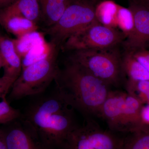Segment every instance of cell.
Segmentation results:
<instances>
[{
  "label": "cell",
  "instance_id": "1",
  "mask_svg": "<svg viewBox=\"0 0 149 149\" xmlns=\"http://www.w3.org/2000/svg\"><path fill=\"white\" fill-rule=\"evenodd\" d=\"M37 97L22 115V119L46 149L62 148L67 137L77 125L73 109L57 91Z\"/></svg>",
  "mask_w": 149,
  "mask_h": 149
},
{
  "label": "cell",
  "instance_id": "2",
  "mask_svg": "<svg viewBox=\"0 0 149 149\" xmlns=\"http://www.w3.org/2000/svg\"><path fill=\"white\" fill-rule=\"evenodd\" d=\"M56 91L68 104L86 116L100 117L109 85L80 65L69 61L59 68L54 79Z\"/></svg>",
  "mask_w": 149,
  "mask_h": 149
},
{
  "label": "cell",
  "instance_id": "3",
  "mask_svg": "<svg viewBox=\"0 0 149 149\" xmlns=\"http://www.w3.org/2000/svg\"><path fill=\"white\" fill-rule=\"evenodd\" d=\"M50 43V49L47 56L22 70L9 93L8 100L40 95L54 80L59 68L57 61L61 47Z\"/></svg>",
  "mask_w": 149,
  "mask_h": 149
},
{
  "label": "cell",
  "instance_id": "4",
  "mask_svg": "<svg viewBox=\"0 0 149 149\" xmlns=\"http://www.w3.org/2000/svg\"><path fill=\"white\" fill-rule=\"evenodd\" d=\"M68 61L80 65L109 86L120 83L122 58L115 47L70 52Z\"/></svg>",
  "mask_w": 149,
  "mask_h": 149
},
{
  "label": "cell",
  "instance_id": "5",
  "mask_svg": "<svg viewBox=\"0 0 149 149\" xmlns=\"http://www.w3.org/2000/svg\"><path fill=\"white\" fill-rule=\"evenodd\" d=\"M97 21L93 5L84 0H74L55 24L44 29V33L61 48L69 37Z\"/></svg>",
  "mask_w": 149,
  "mask_h": 149
},
{
  "label": "cell",
  "instance_id": "6",
  "mask_svg": "<svg viewBox=\"0 0 149 149\" xmlns=\"http://www.w3.org/2000/svg\"><path fill=\"white\" fill-rule=\"evenodd\" d=\"M125 39L119 30L97 21L69 37L61 49L70 52L110 49L115 47Z\"/></svg>",
  "mask_w": 149,
  "mask_h": 149
},
{
  "label": "cell",
  "instance_id": "7",
  "mask_svg": "<svg viewBox=\"0 0 149 149\" xmlns=\"http://www.w3.org/2000/svg\"><path fill=\"white\" fill-rule=\"evenodd\" d=\"M123 141L87 118L84 125L71 130L62 149H121Z\"/></svg>",
  "mask_w": 149,
  "mask_h": 149
},
{
  "label": "cell",
  "instance_id": "8",
  "mask_svg": "<svg viewBox=\"0 0 149 149\" xmlns=\"http://www.w3.org/2000/svg\"><path fill=\"white\" fill-rule=\"evenodd\" d=\"M128 8L133 14L134 27L132 33L125 38L123 45L126 51L133 52L149 49V7L130 0Z\"/></svg>",
  "mask_w": 149,
  "mask_h": 149
},
{
  "label": "cell",
  "instance_id": "9",
  "mask_svg": "<svg viewBox=\"0 0 149 149\" xmlns=\"http://www.w3.org/2000/svg\"><path fill=\"white\" fill-rule=\"evenodd\" d=\"M15 123L7 132H3L8 149H46L21 117Z\"/></svg>",
  "mask_w": 149,
  "mask_h": 149
},
{
  "label": "cell",
  "instance_id": "10",
  "mask_svg": "<svg viewBox=\"0 0 149 149\" xmlns=\"http://www.w3.org/2000/svg\"><path fill=\"white\" fill-rule=\"evenodd\" d=\"M126 93L110 91L101 110L100 117L112 130L122 132V116Z\"/></svg>",
  "mask_w": 149,
  "mask_h": 149
},
{
  "label": "cell",
  "instance_id": "11",
  "mask_svg": "<svg viewBox=\"0 0 149 149\" xmlns=\"http://www.w3.org/2000/svg\"><path fill=\"white\" fill-rule=\"evenodd\" d=\"M144 103L136 96L126 93L122 116V132H133L146 125L142 121L141 111Z\"/></svg>",
  "mask_w": 149,
  "mask_h": 149
},
{
  "label": "cell",
  "instance_id": "12",
  "mask_svg": "<svg viewBox=\"0 0 149 149\" xmlns=\"http://www.w3.org/2000/svg\"><path fill=\"white\" fill-rule=\"evenodd\" d=\"M0 53L4 76L16 80L22 70V61L17 53L13 39L0 35Z\"/></svg>",
  "mask_w": 149,
  "mask_h": 149
},
{
  "label": "cell",
  "instance_id": "13",
  "mask_svg": "<svg viewBox=\"0 0 149 149\" xmlns=\"http://www.w3.org/2000/svg\"><path fill=\"white\" fill-rule=\"evenodd\" d=\"M17 15L35 23L42 19L39 0H17L10 5L0 9V15Z\"/></svg>",
  "mask_w": 149,
  "mask_h": 149
},
{
  "label": "cell",
  "instance_id": "14",
  "mask_svg": "<svg viewBox=\"0 0 149 149\" xmlns=\"http://www.w3.org/2000/svg\"><path fill=\"white\" fill-rule=\"evenodd\" d=\"M0 24L8 32L17 38L37 31L38 29L37 23L17 15H0Z\"/></svg>",
  "mask_w": 149,
  "mask_h": 149
},
{
  "label": "cell",
  "instance_id": "15",
  "mask_svg": "<svg viewBox=\"0 0 149 149\" xmlns=\"http://www.w3.org/2000/svg\"><path fill=\"white\" fill-rule=\"evenodd\" d=\"M74 0H39L42 19L47 27L55 24Z\"/></svg>",
  "mask_w": 149,
  "mask_h": 149
},
{
  "label": "cell",
  "instance_id": "16",
  "mask_svg": "<svg viewBox=\"0 0 149 149\" xmlns=\"http://www.w3.org/2000/svg\"><path fill=\"white\" fill-rule=\"evenodd\" d=\"M123 71L128 77L127 82H136L149 80V72L133 55L126 51L122 58Z\"/></svg>",
  "mask_w": 149,
  "mask_h": 149
},
{
  "label": "cell",
  "instance_id": "17",
  "mask_svg": "<svg viewBox=\"0 0 149 149\" xmlns=\"http://www.w3.org/2000/svg\"><path fill=\"white\" fill-rule=\"evenodd\" d=\"M118 6L119 5L111 0L100 3L95 8L97 20L103 25L116 29V19Z\"/></svg>",
  "mask_w": 149,
  "mask_h": 149
},
{
  "label": "cell",
  "instance_id": "18",
  "mask_svg": "<svg viewBox=\"0 0 149 149\" xmlns=\"http://www.w3.org/2000/svg\"><path fill=\"white\" fill-rule=\"evenodd\" d=\"M15 48L22 60L35 46L45 41L42 33L34 31L14 39Z\"/></svg>",
  "mask_w": 149,
  "mask_h": 149
},
{
  "label": "cell",
  "instance_id": "19",
  "mask_svg": "<svg viewBox=\"0 0 149 149\" xmlns=\"http://www.w3.org/2000/svg\"><path fill=\"white\" fill-rule=\"evenodd\" d=\"M123 141L121 149H149V125L133 132Z\"/></svg>",
  "mask_w": 149,
  "mask_h": 149
},
{
  "label": "cell",
  "instance_id": "20",
  "mask_svg": "<svg viewBox=\"0 0 149 149\" xmlns=\"http://www.w3.org/2000/svg\"><path fill=\"white\" fill-rule=\"evenodd\" d=\"M116 28L119 29L125 36V38L132 33L134 27L133 14L129 8L119 5L116 14Z\"/></svg>",
  "mask_w": 149,
  "mask_h": 149
},
{
  "label": "cell",
  "instance_id": "21",
  "mask_svg": "<svg viewBox=\"0 0 149 149\" xmlns=\"http://www.w3.org/2000/svg\"><path fill=\"white\" fill-rule=\"evenodd\" d=\"M50 48L51 43L46 42L45 41L35 46L22 60V70L28 65L45 58L49 54Z\"/></svg>",
  "mask_w": 149,
  "mask_h": 149
},
{
  "label": "cell",
  "instance_id": "22",
  "mask_svg": "<svg viewBox=\"0 0 149 149\" xmlns=\"http://www.w3.org/2000/svg\"><path fill=\"white\" fill-rule=\"evenodd\" d=\"M127 93L139 98L143 103L149 104V80L127 82Z\"/></svg>",
  "mask_w": 149,
  "mask_h": 149
},
{
  "label": "cell",
  "instance_id": "23",
  "mask_svg": "<svg viewBox=\"0 0 149 149\" xmlns=\"http://www.w3.org/2000/svg\"><path fill=\"white\" fill-rule=\"evenodd\" d=\"M22 115L19 110L11 106L6 98L0 101V125L12 123L21 118Z\"/></svg>",
  "mask_w": 149,
  "mask_h": 149
},
{
  "label": "cell",
  "instance_id": "24",
  "mask_svg": "<svg viewBox=\"0 0 149 149\" xmlns=\"http://www.w3.org/2000/svg\"><path fill=\"white\" fill-rule=\"evenodd\" d=\"M15 80L3 75L0 77V98H6L7 95L10 91Z\"/></svg>",
  "mask_w": 149,
  "mask_h": 149
},
{
  "label": "cell",
  "instance_id": "25",
  "mask_svg": "<svg viewBox=\"0 0 149 149\" xmlns=\"http://www.w3.org/2000/svg\"><path fill=\"white\" fill-rule=\"evenodd\" d=\"M131 52L134 57L149 72V50L144 49Z\"/></svg>",
  "mask_w": 149,
  "mask_h": 149
},
{
  "label": "cell",
  "instance_id": "26",
  "mask_svg": "<svg viewBox=\"0 0 149 149\" xmlns=\"http://www.w3.org/2000/svg\"><path fill=\"white\" fill-rule=\"evenodd\" d=\"M141 117L143 123L149 125V104L143 106L141 111Z\"/></svg>",
  "mask_w": 149,
  "mask_h": 149
},
{
  "label": "cell",
  "instance_id": "27",
  "mask_svg": "<svg viewBox=\"0 0 149 149\" xmlns=\"http://www.w3.org/2000/svg\"><path fill=\"white\" fill-rule=\"evenodd\" d=\"M0 149H8L5 141L3 131L0 130Z\"/></svg>",
  "mask_w": 149,
  "mask_h": 149
},
{
  "label": "cell",
  "instance_id": "28",
  "mask_svg": "<svg viewBox=\"0 0 149 149\" xmlns=\"http://www.w3.org/2000/svg\"><path fill=\"white\" fill-rule=\"evenodd\" d=\"M15 2V0H0V9L4 8Z\"/></svg>",
  "mask_w": 149,
  "mask_h": 149
},
{
  "label": "cell",
  "instance_id": "29",
  "mask_svg": "<svg viewBox=\"0 0 149 149\" xmlns=\"http://www.w3.org/2000/svg\"><path fill=\"white\" fill-rule=\"evenodd\" d=\"M135 1L149 7V0H135Z\"/></svg>",
  "mask_w": 149,
  "mask_h": 149
},
{
  "label": "cell",
  "instance_id": "30",
  "mask_svg": "<svg viewBox=\"0 0 149 149\" xmlns=\"http://www.w3.org/2000/svg\"><path fill=\"white\" fill-rule=\"evenodd\" d=\"M1 68H3V62L1 56V53H0V69H1Z\"/></svg>",
  "mask_w": 149,
  "mask_h": 149
},
{
  "label": "cell",
  "instance_id": "31",
  "mask_svg": "<svg viewBox=\"0 0 149 149\" xmlns=\"http://www.w3.org/2000/svg\"><path fill=\"white\" fill-rule=\"evenodd\" d=\"M91 1L93 2H95L97 1V0H91Z\"/></svg>",
  "mask_w": 149,
  "mask_h": 149
},
{
  "label": "cell",
  "instance_id": "32",
  "mask_svg": "<svg viewBox=\"0 0 149 149\" xmlns=\"http://www.w3.org/2000/svg\"><path fill=\"white\" fill-rule=\"evenodd\" d=\"M17 1V0H15V1Z\"/></svg>",
  "mask_w": 149,
  "mask_h": 149
}]
</instances>
